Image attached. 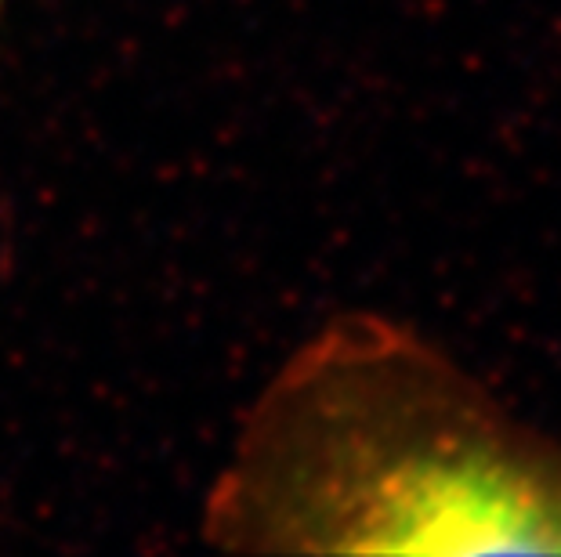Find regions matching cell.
<instances>
[{
  "mask_svg": "<svg viewBox=\"0 0 561 557\" xmlns=\"http://www.w3.org/2000/svg\"><path fill=\"white\" fill-rule=\"evenodd\" d=\"M200 536L239 554L561 557V431L431 330L352 308L257 391Z\"/></svg>",
  "mask_w": 561,
  "mask_h": 557,
  "instance_id": "6da1fadb",
  "label": "cell"
},
{
  "mask_svg": "<svg viewBox=\"0 0 561 557\" xmlns=\"http://www.w3.org/2000/svg\"><path fill=\"white\" fill-rule=\"evenodd\" d=\"M8 8H11V0H0V29H4V19H8Z\"/></svg>",
  "mask_w": 561,
  "mask_h": 557,
  "instance_id": "7a4b0ae2",
  "label": "cell"
}]
</instances>
